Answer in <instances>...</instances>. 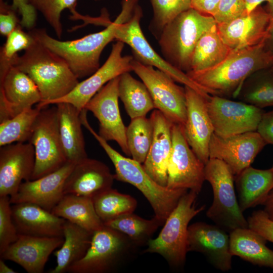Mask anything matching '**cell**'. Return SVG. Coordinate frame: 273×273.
Here are the masks:
<instances>
[{
	"mask_svg": "<svg viewBox=\"0 0 273 273\" xmlns=\"http://www.w3.org/2000/svg\"><path fill=\"white\" fill-rule=\"evenodd\" d=\"M138 1L122 0L121 11L114 21L103 30L79 39L62 41L50 36L43 28L33 29L29 33L64 59L78 79L88 77L100 67L102 51L108 43L115 40L118 26L131 18Z\"/></svg>",
	"mask_w": 273,
	"mask_h": 273,
	"instance_id": "1",
	"label": "cell"
},
{
	"mask_svg": "<svg viewBox=\"0 0 273 273\" xmlns=\"http://www.w3.org/2000/svg\"><path fill=\"white\" fill-rule=\"evenodd\" d=\"M272 65L273 53L265 49L263 40L252 47L232 50L222 62L212 68L186 73L210 95L238 96L250 76Z\"/></svg>",
	"mask_w": 273,
	"mask_h": 273,
	"instance_id": "2",
	"label": "cell"
},
{
	"mask_svg": "<svg viewBox=\"0 0 273 273\" xmlns=\"http://www.w3.org/2000/svg\"><path fill=\"white\" fill-rule=\"evenodd\" d=\"M13 66L28 75L37 86L41 101L37 105L40 108L66 96L79 82L64 59L34 38Z\"/></svg>",
	"mask_w": 273,
	"mask_h": 273,
	"instance_id": "3",
	"label": "cell"
},
{
	"mask_svg": "<svg viewBox=\"0 0 273 273\" xmlns=\"http://www.w3.org/2000/svg\"><path fill=\"white\" fill-rule=\"evenodd\" d=\"M81 121L112 162L115 170V179L129 183L141 192L153 208L154 216L164 224L188 190L170 189L159 185L146 172L141 163L123 156L101 138L89 124L87 116H83Z\"/></svg>",
	"mask_w": 273,
	"mask_h": 273,
	"instance_id": "4",
	"label": "cell"
},
{
	"mask_svg": "<svg viewBox=\"0 0 273 273\" xmlns=\"http://www.w3.org/2000/svg\"><path fill=\"white\" fill-rule=\"evenodd\" d=\"M217 27L211 15L190 8L176 16L163 29L158 43L164 58L179 70H191L195 47L206 32Z\"/></svg>",
	"mask_w": 273,
	"mask_h": 273,
	"instance_id": "5",
	"label": "cell"
},
{
	"mask_svg": "<svg viewBox=\"0 0 273 273\" xmlns=\"http://www.w3.org/2000/svg\"><path fill=\"white\" fill-rule=\"evenodd\" d=\"M198 194L190 191L180 199L177 206L165 221L164 225L155 239L147 244L145 253L161 255L172 266L180 267L186 261L189 223L205 208H196Z\"/></svg>",
	"mask_w": 273,
	"mask_h": 273,
	"instance_id": "6",
	"label": "cell"
},
{
	"mask_svg": "<svg viewBox=\"0 0 273 273\" xmlns=\"http://www.w3.org/2000/svg\"><path fill=\"white\" fill-rule=\"evenodd\" d=\"M205 179L211 185L213 199L206 212L215 224L230 232L248 228L234 188V175L222 161L210 158L205 165Z\"/></svg>",
	"mask_w": 273,
	"mask_h": 273,
	"instance_id": "7",
	"label": "cell"
},
{
	"mask_svg": "<svg viewBox=\"0 0 273 273\" xmlns=\"http://www.w3.org/2000/svg\"><path fill=\"white\" fill-rule=\"evenodd\" d=\"M137 246L124 234L105 224L95 231L84 256L68 269L70 273L112 271Z\"/></svg>",
	"mask_w": 273,
	"mask_h": 273,
	"instance_id": "8",
	"label": "cell"
},
{
	"mask_svg": "<svg viewBox=\"0 0 273 273\" xmlns=\"http://www.w3.org/2000/svg\"><path fill=\"white\" fill-rule=\"evenodd\" d=\"M28 142L33 146L35 151V166L31 180L52 173L67 162L59 132L56 105L42 108Z\"/></svg>",
	"mask_w": 273,
	"mask_h": 273,
	"instance_id": "9",
	"label": "cell"
},
{
	"mask_svg": "<svg viewBox=\"0 0 273 273\" xmlns=\"http://www.w3.org/2000/svg\"><path fill=\"white\" fill-rule=\"evenodd\" d=\"M132 71L147 86L155 108L172 124L184 126L187 119V105L185 87L163 71L145 65L134 58Z\"/></svg>",
	"mask_w": 273,
	"mask_h": 273,
	"instance_id": "10",
	"label": "cell"
},
{
	"mask_svg": "<svg viewBox=\"0 0 273 273\" xmlns=\"http://www.w3.org/2000/svg\"><path fill=\"white\" fill-rule=\"evenodd\" d=\"M143 11L138 4L131 18L121 24L117 28L115 39L128 45L131 49L133 58L141 63L156 67L169 76L175 82L189 86L206 99L210 95L193 81L186 73L175 68L161 57L152 47L145 37L141 27Z\"/></svg>",
	"mask_w": 273,
	"mask_h": 273,
	"instance_id": "11",
	"label": "cell"
},
{
	"mask_svg": "<svg viewBox=\"0 0 273 273\" xmlns=\"http://www.w3.org/2000/svg\"><path fill=\"white\" fill-rule=\"evenodd\" d=\"M172 149L167 168L170 189H187L198 194L205 179V164L193 151L186 139L184 126L172 124Z\"/></svg>",
	"mask_w": 273,
	"mask_h": 273,
	"instance_id": "12",
	"label": "cell"
},
{
	"mask_svg": "<svg viewBox=\"0 0 273 273\" xmlns=\"http://www.w3.org/2000/svg\"><path fill=\"white\" fill-rule=\"evenodd\" d=\"M207 108L214 133L221 136L256 131L264 112L243 102L212 95L207 100Z\"/></svg>",
	"mask_w": 273,
	"mask_h": 273,
	"instance_id": "13",
	"label": "cell"
},
{
	"mask_svg": "<svg viewBox=\"0 0 273 273\" xmlns=\"http://www.w3.org/2000/svg\"><path fill=\"white\" fill-rule=\"evenodd\" d=\"M119 76L111 80L84 107L99 122V134L106 141H114L122 152L130 156L126 137V127L121 117L118 105Z\"/></svg>",
	"mask_w": 273,
	"mask_h": 273,
	"instance_id": "14",
	"label": "cell"
},
{
	"mask_svg": "<svg viewBox=\"0 0 273 273\" xmlns=\"http://www.w3.org/2000/svg\"><path fill=\"white\" fill-rule=\"evenodd\" d=\"M124 43L117 41L104 64L93 74L81 82L68 95L55 101L52 104L66 102L82 111L88 102L106 83L123 73L132 71L133 56H122ZM51 104V105H52Z\"/></svg>",
	"mask_w": 273,
	"mask_h": 273,
	"instance_id": "15",
	"label": "cell"
},
{
	"mask_svg": "<svg viewBox=\"0 0 273 273\" xmlns=\"http://www.w3.org/2000/svg\"><path fill=\"white\" fill-rule=\"evenodd\" d=\"M266 145L256 131L228 136L213 133L209 144V159L224 162L235 176L250 166Z\"/></svg>",
	"mask_w": 273,
	"mask_h": 273,
	"instance_id": "16",
	"label": "cell"
},
{
	"mask_svg": "<svg viewBox=\"0 0 273 273\" xmlns=\"http://www.w3.org/2000/svg\"><path fill=\"white\" fill-rule=\"evenodd\" d=\"M203 254L217 269L228 271L232 268L230 235L216 224L197 222L189 225L187 252Z\"/></svg>",
	"mask_w": 273,
	"mask_h": 273,
	"instance_id": "17",
	"label": "cell"
},
{
	"mask_svg": "<svg viewBox=\"0 0 273 273\" xmlns=\"http://www.w3.org/2000/svg\"><path fill=\"white\" fill-rule=\"evenodd\" d=\"M41 101L38 88L24 72L12 66L0 80V122Z\"/></svg>",
	"mask_w": 273,
	"mask_h": 273,
	"instance_id": "18",
	"label": "cell"
},
{
	"mask_svg": "<svg viewBox=\"0 0 273 273\" xmlns=\"http://www.w3.org/2000/svg\"><path fill=\"white\" fill-rule=\"evenodd\" d=\"M35 161L34 147L29 142L1 147L0 197L11 196L23 181L31 180Z\"/></svg>",
	"mask_w": 273,
	"mask_h": 273,
	"instance_id": "19",
	"label": "cell"
},
{
	"mask_svg": "<svg viewBox=\"0 0 273 273\" xmlns=\"http://www.w3.org/2000/svg\"><path fill=\"white\" fill-rule=\"evenodd\" d=\"M187 119L184 133L190 146L205 164L209 159V148L214 129L207 108V100L192 88L185 86Z\"/></svg>",
	"mask_w": 273,
	"mask_h": 273,
	"instance_id": "20",
	"label": "cell"
},
{
	"mask_svg": "<svg viewBox=\"0 0 273 273\" xmlns=\"http://www.w3.org/2000/svg\"><path fill=\"white\" fill-rule=\"evenodd\" d=\"M76 163L67 161L58 170L34 180L22 183L10 196L11 204L30 203L52 212L64 194L66 179Z\"/></svg>",
	"mask_w": 273,
	"mask_h": 273,
	"instance_id": "21",
	"label": "cell"
},
{
	"mask_svg": "<svg viewBox=\"0 0 273 273\" xmlns=\"http://www.w3.org/2000/svg\"><path fill=\"white\" fill-rule=\"evenodd\" d=\"M271 16L260 6L230 22L217 24L221 38L232 50L256 45L266 35Z\"/></svg>",
	"mask_w": 273,
	"mask_h": 273,
	"instance_id": "22",
	"label": "cell"
},
{
	"mask_svg": "<svg viewBox=\"0 0 273 273\" xmlns=\"http://www.w3.org/2000/svg\"><path fill=\"white\" fill-rule=\"evenodd\" d=\"M64 237H35L18 234L17 239L1 254L29 273H42L51 253L61 247Z\"/></svg>",
	"mask_w": 273,
	"mask_h": 273,
	"instance_id": "23",
	"label": "cell"
},
{
	"mask_svg": "<svg viewBox=\"0 0 273 273\" xmlns=\"http://www.w3.org/2000/svg\"><path fill=\"white\" fill-rule=\"evenodd\" d=\"M114 174L103 162L88 157L76 163L67 177L64 194L93 198L112 188Z\"/></svg>",
	"mask_w": 273,
	"mask_h": 273,
	"instance_id": "24",
	"label": "cell"
},
{
	"mask_svg": "<svg viewBox=\"0 0 273 273\" xmlns=\"http://www.w3.org/2000/svg\"><path fill=\"white\" fill-rule=\"evenodd\" d=\"M150 118L153 125V139L143 167L156 183L166 187L172 149V124L157 109L152 112Z\"/></svg>",
	"mask_w": 273,
	"mask_h": 273,
	"instance_id": "25",
	"label": "cell"
},
{
	"mask_svg": "<svg viewBox=\"0 0 273 273\" xmlns=\"http://www.w3.org/2000/svg\"><path fill=\"white\" fill-rule=\"evenodd\" d=\"M14 223L18 234L35 237H64L66 220L32 203L13 204Z\"/></svg>",
	"mask_w": 273,
	"mask_h": 273,
	"instance_id": "26",
	"label": "cell"
},
{
	"mask_svg": "<svg viewBox=\"0 0 273 273\" xmlns=\"http://www.w3.org/2000/svg\"><path fill=\"white\" fill-rule=\"evenodd\" d=\"M59 132L63 150L67 161L76 163L88 157L81 129L80 111L72 104L60 102L56 104Z\"/></svg>",
	"mask_w": 273,
	"mask_h": 273,
	"instance_id": "27",
	"label": "cell"
},
{
	"mask_svg": "<svg viewBox=\"0 0 273 273\" xmlns=\"http://www.w3.org/2000/svg\"><path fill=\"white\" fill-rule=\"evenodd\" d=\"M238 203L242 211L263 205L273 189V166L267 169L249 166L234 176Z\"/></svg>",
	"mask_w": 273,
	"mask_h": 273,
	"instance_id": "28",
	"label": "cell"
},
{
	"mask_svg": "<svg viewBox=\"0 0 273 273\" xmlns=\"http://www.w3.org/2000/svg\"><path fill=\"white\" fill-rule=\"evenodd\" d=\"M266 241L249 228H238L230 232V252L253 264L273 268V250L266 246Z\"/></svg>",
	"mask_w": 273,
	"mask_h": 273,
	"instance_id": "29",
	"label": "cell"
},
{
	"mask_svg": "<svg viewBox=\"0 0 273 273\" xmlns=\"http://www.w3.org/2000/svg\"><path fill=\"white\" fill-rule=\"evenodd\" d=\"M92 233L66 220L63 226L64 242L54 254L57 265L50 273H64L82 259L86 253L92 242Z\"/></svg>",
	"mask_w": 273,
	"mask_h": 273,
	"instance_id": "30",
	"label": "cell"
},
{
	"mask_svg": "<svg viewBox=\"0 0 273 273\" xmlns=\"http://www.w3.org/2000/svg\"><path fill=\"white\" fill-rule=\"evenodd\" d=\"M52 212L93 234L104 224L98 216L92 198L65 194Z\"/></svg>",
	"mask_w": 273,
	"mask_h": 273,
	"instance_id": "31",
	"label": "cell"
},
{
	"mask_svg": "<svg viewBox=\"0 0 273 273\" xmlns=\"http://www.w3.org/2000/svg\"><path fill=\"white\" fill-rule=\"evenodd\" d=\"M118 95L130 119L146 116L155 108L146 85L132 76L129 72L119 76Z\"/></svg>",
	"mask_w": 273,
	"mask_h": 273,
	"instance_id": "32",
	"label": "cell"
},
{
	"mask_svg": "<svg viewBox=\"0 0 273 273\" xmlns=\"http://www.w3.org/2000/svg\"><path fill=\"white\" fill-rule=\"evenodd\" d=\"M232 50L223 41L217 27L205 33L194 49L190 71L212 68L222 62Z\"/></svg>",
	"mask_w": 273,
	"mask_h": 273,
	"instance_id": "33",
	"label": "cell"
},
{
	"mask_svg": "<svg viewBox=\"0 0 273 273\" xmlns=\"http://www.w3.org/2000/svg\"><path fill=\"white\" fill-rule=\"evenodd\" d=\"M126 235L138 247L147 245L161 222L155 216L144 219L133 212L121 215L104 223Z\"/></svg>",
	"mask_w": 273,
	"mask_h": 273,
	"instance_id": "34",
	"label": "cell"
},
{
	"mask_svg": "<svg viewBox=\"0 0 273 273\" xmlns=\"http://www.w3.org/2000/svg\"><path fill=\"white\" fill-rule=\"evenodd\" d=\"M93 200L96 211L104 223L121 215L133 212L137 206L134 198L112 188L97 195Z\"/></svg>",
	"mask_w": 273,
	"mask_h": 273,
	"instance_id": "35",
	"label": "cell"
},
{
	"mask_svg": "<svg viewBox=\"0 0 273 273\" xmlns=\"http://www.w3.org/2000/svg\"><path fill=\"white\" fill-rule=\"evenodd\" d=\"M238 96L243 102L261 109L273 106V75L268 69L254 73L245 81Z\"/></svg>",
	"mask_w": 273,
	"mask_h": 273,
	"instance_id": "36",
	"label": "cell"
},
{
	"mask_svg": "<svg viewBox=\"0 0 273 273\" xmlns=\"http://www.w3.org/2000/svg\"><path fill=\"white\" fill-rule=\"evenodd\" d=\"M42 108L27 109L16 116L0 122V146L28 142L34 123Z\"/></svg>",
	"mask_w": 273,
	"mask_h": 273,
	"instance_id": "37",
	"label": "cell"
},
{
	"mask_svg": "<svg viewBox=\"0 0 273 273\" xmlns=\"http://www.w3.org/2000/svg\"><path fill=\"white\" fill-rule=\"evenodd\" d=\"M154 134L153 123L150 118L146 116L131 119L126 127V137L130 156L138 162H145Z\"/></svg>",
	"mask_w": 273,
	"mask_h": 273,
	"instance_id": "38",
	"label": "cell"
},
{
	"mask_svg": "<svg viewBox=\"0 0 273 273\" xmlns=\"http://www.w3.org/2000/svg\"><path fill=\"white\" fill-rule=\"evenodd\" d=\"M153 16L149 29L158 39L163 29L182 12L191 8V0H150Z\"/></svg>",
	"mask_w": 273,
	"mask_h": 273,
	"instance_id": "39",
	"label": "cell"
},
{
	"mask_svg": "<svg viewBox=\"0 0 273 273\" xmlns=\"http://www.w3.org/2000/svg\"><path fill=\"white\" fill-rule=\"evenodd\" d=\"M18 25L7 37L0 53V80L14 65L18 53L27 49L33 42L34 38L28 32L24 31Z\"/></svg>",
	"mask_w": 273,
	"mask_h": 273,
	"instance_id": "40",
	"label": "cell"
},
{
	"mask_svg": "<svg viewBox=\"0 0 273 273\" xmlns=\"http://www.w3.org/2000/svg\"><path fill=\"white\" fill-rule=\"evenodd\" d=\"M29 3L43 16L53 29L56 35L61 38L63 27L61 21L62 12L65 9L71 12L76 10L77 0H28Z\"/></svg>",
	"mask_w": 273,
	"mask_h": 273,
	"instance_id": "41",
	"label": "cell"
},
{
	"mask_svg": "<svg viewBox=\"0 0 273 273\" xmlns=\"http://www.w3.org/2000/svg\"><path fill=\"white\" fill-rule=\"evenodd\" d=\"M10 196L0 197V254L18 238L13 221Z\"/></svg>",
	"mask_w": 273,
	"mask_h": 273,
	"instance_id": "42",
	"label": "cell"
},
{
	"mask_svg": "<svg viewBox=\"0 0 273 273\" xmlns=\"http://www.w3.org/2000/svg\"><path fill=\"white\" fill-rule=\"evenodd\" d=\"M247 13L244 0H220L212 16L217 24L230 22Z\"/></svg>",
	"mask_w": 273,
	"mask_h": 273,
	"instance_id": "43",
	"label": "cell"
},
{
	"mask_svg": "<svg viewBox=\"0 0 273 273\" xmlns=\"http://www.w3.org/2000/svg\"><path fill=\"white\" fill-rule=\"evenodd\" d=\"M247 220L249 229L273 243V220L263 210L253 212Z\"/></svg>",
	"mask_w": 273,
	"mask_h": 273,
	"instance_id": "44",
	"label": "cell"
},
{
	"mask_svg": "<svg viewBox=\"0 0 273 273\" xmlns=\"http://www.w3.org/2000/svg\"><path fill=\"white\" fill-rule=\"evenodd\" d=\"M12 8L18 10L22 18L20 24L22 27L30 29L33 27L36 19V11L28 0H12Z\"/></svg>",
	"mask_w": 273,
	"mask_h": 273,
	"instance_id": "45",
	"label": "cell"
},
{
	"mask_svg": "<svg viewBox=\"0 0 273 273\" xmlns=\"http://www.w3.org/2000/svg\"><path fill=\"white\" fill-rule=\"evenodd\" d=\"M12 7L9 8L6 4L1 1L0 33L7 36L18 25V19Z\"/></svg>",
	"mask_w": 273,
	"mask_h": 273,
	"instance_id": "46",
	"label": "cell"
},
{
	"mask_svg": "<svg viewBox=\"0 0 273 273\" xmlns=\"http://www.w3.org/2000/svg\"><path fill=\"white\" fill-rule=\"evenodd\" d=\"M256 131L266 145H273V110L263 113Z\"/></svg>",
	"mask_w": 273,
	"mask_h": 273,
	"instance_id": "47",
	"label": "cell"
},
{
	"mask_svg": "<svg viewBox=\"0 0 273 273\" xmlns=\"http://www.w3.org/2000/svg\"><path fill=\"white\" fill-rule=\"evenodd\" d=\"M220 0H191V8L199 12L212 16Z\"/></svg>",
	"mask_w": 273,
	"mask_h": 273,
	"instance_id": "48",
	"label": "cell"
},
{
	"mask_svg": "<svg viewBox=\"0 0 273 273\" xmlns=\"http://www.w3.org/2000/svg\"><path fill=\"white\" fill-rule=\"evenodd\" d=\"M264 43L265 49L273 53V17L272 16L264 39Z\"/></svg>",
	"mask_w": 273,
	"mask_h": 273,
	"instance_id": "49",
	"label": "cell"
},
{
	"mask_svg": "<svg viewBox=\"0 0 273 273\" xmlns=\"http://www.w3.org/2000/svg\"><path fill=\"white\" fill-rule=\"evenodd\" d=\"M269 0H244L247 13H250L254 9L260 6L264 2H268Z\"/></svg>",
	"mask_w": 273,
	"mask_h": 273,
	"instance_id": "50",
	"label": "cell"
},
{
	"mask_svg": "<svg viewBox=\"0 0 273 273\" xmlns=\"http://www.w3.org/2000/svg\"><path fill=\"white\" fill-rule=\"evenodd\" d=\"M4 259H0V273H15L16 271L9 267L4 261Z\"/></svg>",
	"mask_w": 273,
	"mask_h": 273,
	"instance_id": "51",
	"label": "cell"
},
{
	"mask_svg": "<svg viewBox=\"0 0 273 273\" xmlns=\"http://www.w3.org/2000/svg\"><path fill=\"white\" fill-rule=\"evenodd\" d=\"M266 11L273 17V0H269L267 2Z\"/></svg>",
	"mask_w": 273,
	"mask_h": 273,
	"instance_id": "52",
	"label": "cell"
},
{
	"mask_svg": "<svg viewBox=\"0 0 273 273\" xmlns=\"http://www.w3.org/2000/svg\"><path fill=\"white\" fill-rule=\"evenodd\" d=\"M269 71L271 73V74L273 75V65L269 68H268Z\"/></svg>",
	"mask_w": 273,
	"mask_h": 273,
	"instance_id": "53",
	"label": "cell"
},
{
	"mask_svg": "<svg viewBox=\"0 0 273 273\" xmlns=\"http://www.w3.org/2000/svg\"><path fill=\"white\" fill-rule=\"evenodd\" d=\"M270 197L273 201V189L270 192Z\"/></svg>",
	"mask_w": 273,
	"mask_h": 273,
	"instance_id": "54",
	"label": "cell"
},
{
	"mask_svg": "<svg viewBox=\"0 0 273 273\" xmlns=\"http://www.w3.org/2000/svg\"><path fill=\"white\" fill-rule=\"evenodd\" d=\"M95 1H100V0H94Z\"/></svg>",
	"mask_w": 273,
	"mask_h": 273,
	"instance_id": "55",
	"label": "cell"
}]
</instances>
